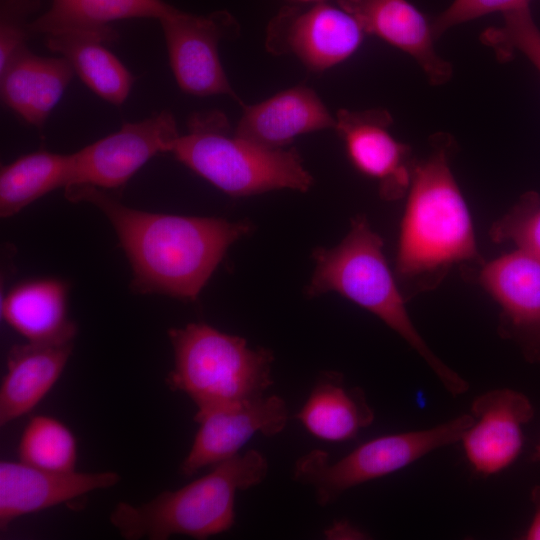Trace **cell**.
Here are the masks:
<instances>
[{
    "mask_svg": "<svg viewBox=\"0 0 540 540\" xmlns=\"http://www.w3.org/2000/svg\"><path fill=\"white\" fill-rule=\"evenodd\" d=\"M382 247L381 238L372 231L366 219L356 217L338 246L318 248L313 253L316 268L308 294L316 296L335 291L375 314L424 359L450 394L466 393L469 383L444 364L417 331Z\"/></svg>",
    "mask_w": 540,
    "mask_h": 540,
    "instance_id": "277c9868",
    "label": "cell"
},
{
    "mask_svg": "<svg viewBox=\"0 0 540 540\" xmlns=\"http://www.w3.org/2000/svg\"><path fill=\"white\" fill-rule=\"evenodd\" d=\"M473 422L471 413L463 414L431 428L380 436L334 463L327 452L314 449L295 462L293 478L312 486L317 503L327 506L350 488L392 474L459 442Z\"/></svg>",
    "mask_w": 540,
    "mask_h": 540,
    "instance_id": "52a82bcc",
    "label": "cell"
},
{
    "mask_svg": "<svg viewBox=\"0 0 540 540\" xmlns=\"http://www.w3.org/2000/svg\"><path fill=\"white\" fill-rule=\"evenodd\" d=\"M74 74L64 57L40 56L27 47L0 71L1 100L26 123L41 129Z\"/></svg>",
    "mask_w": 540,
    "mask_h": 540,
    "instance_id": "ac0fdd59",
    "label": "cell"
},
{
    "mask_svg": "<svg viewBox=\"0 0 540 540\" xmlns=\"http://www.w3.org/2000/svg\"><path fill=\"white\" fill-rule=\"evenodd\" d=\"M530 0H454L432 22L435 39L453 26L474 20L486 14L512 10L529 6Z\"/></svg>",
    "mask_w": 540,
    "mask_h": 540,
    "instance_id": "f1b7e54d",
    "label": "cell"
},
{
    "mask_svg": "<svg viewBox=\"0 0 540 540\" xmlns=\"http://www.w3.org/2000/svg\"><path fill=\"white\" fill-rule=\"evenodd\" d=\"M532 461L540 462V440L535 447L534 453L532 454Z\"/></svg>",
    "mask_w": 540,
    "mask_h": 540,
    "instance_id": "1f68e13d",
    "label": "cell"
},
{
    "mask_svg": "<svg viewBox=\"0 0 540 540\" xmlns=\"http://www.w3.org/2000/svg\"><path fill=\"white\" fill-rule=\"evenodd\" d=\"M72 341L15 345L0 388V425L27 414L47 395L72 353Z\"/></svg>",
    "mask_w": 540,
    "mask_h": 540,
    "instance_id": "d6986e66",
    "label": "cell"
},
{
    "mask_svg": "<svg viewBox=\"0 0 540 540\" xmlns=\"http://www.w3.org/2000/svg\"><path fill=\"white\" fill-rule=\"evenodd\" d=\"M495 242L511 241L518 249L540 258V196L525 193L490 231Z\"/></svg>",
    "mask_w": 540,
    "mask_h": 540,
    "instance_id": "4316f807",
    "label": "cell"
},
{
    "mask_svg": "<svg viewBox=\"0 0 540 540\" xmlns=\"http://www.w3.org/2000/svg\"><path fill=\"white\" fill-rule=\"evenodd\" d=\"M364 34L348 12L322 1L308 8L283 6L268 23L265 46L275 55L291 53L320 72L349 58Z\"/></svg>",
    "mask_w": 540,
    "mask_h": 540,
    "instance_id": "9c48e42d",
    "label": "cell"
},
{
    "mask_svg": "<svg viewBox=\"0 0 540 540\" xmlns=\"http://www.w3.org/2000/svg\"><path fill=\"white\" fill-rule=\"evenodd\" d=\"M40 0H1L0 3V71L21 50L27 48L31 35L29 21Z\"/></svg>",
    "mask_w": 540,
    "mask_h": 540,
    "instance_id": "83f0119b",
    "label": "cell"
},
{
    "mask_svg": "<svg viewBox=\"0 0 540 540\" xmlns=\"http://www.w3.org/2000/svg\"><path fill=\"white\" fill-rule=\"evenodd\" d=\"M66 0H52V4L51 5H56V4H60L62 2H64Z\"/></svg>",
    "mask_w": 540,
    "mask_h": 540,
    "instance_id": "836d02e7",
    "label": "cell"
},
{
    "mask_svg": "<svg viewBox=\"0 0 540 540\" xmlns=\"http://www.w3.org/2000/svg\"><path fill=\"white\" fill-rule=\"evenodd\" d=\"M448 138L414 163L401 221L396 267L413 288L436 286L452 265L477 260L472 220L449 166Z\"/></svg>",
    "mask_w": 540,
    "mask_h": 540,
    "instance_id": "7a4b0ae2",
    "label": "cell"
},
{
    "mask_svg": "<svg viewBox=\"0 0 540 540\" xmlns=\"http://www.w3.org/2000/svg\"><path fill=\"white\" fill-rule=\"evenodd\" d=\"M168 336L174 368L167 384L188 395L198 410L260 398L273 383L272 352L252 349L242 337L205 323L172 328Z\"/></svg>",
    "mask_w": 540,
    "mask_h": 540,
    "instance_id": "8992f818",
    "label": "cell"
},
{
    "mask_svg": "<svg viewBox=\"0 0 540 540\" xmlns=\"http://www.w3.org/2000/svg\"><path fill=\"white\" fill-rule=\"evenodd\" d=\"M175 80L182 91L195 96L229 95L243 103L232 89L220 61L222 39L239 27L227 11L194 15L174 8L159 20Z\"/></svg>",
    "mask_w": 540,
    "mask_h": 540,
    "instance_id": "ba28073f",
    "label": "cell"
},
{
    "mask_svg": "<svg viewBox=\"0 0 540 540\" xmlns=\"http://www.w3.org/2000/svg\"><path fill=\"white\" fill-rule=\"evenodd\" d=\"M120 481L118 473L52 471L22 461L0 462V530L16 518L47 509Z\"/></svg>",
    "mask_w": 540,
    "mask_h": 540,
    "instance_id": "9a60e30c",
    "label": "cell"
},
{
    "mask_svg": "<svg viewBox=\"0 0 540 540\" xmlns=\"http://www.w3.org/2000/svg\"><path fill=\"white\" fill-rule=\"evenodd\" d=\"M241 106L236 135L271 149H282L299 135L334 128L336 124L316 92L303 85L257 104Z\"/></svg>",
    "mask_w": 540,
    "mask_h": 540,
    "instance_id": "e0dca14e",
    "label": "cell"
},
{
    "mask_svg": "<svg viewBox=\"0 0 540 540\" xmlns=\"http://www.w3.org/2000/svg\"><path fill=\"white\" fill-rule=\"evenodd\" d=\"M72 202L98 208L113 226L132 269V289L195 300L228 247L251 230L247 222L152 213L128 207L106 190L66 187Z\"/></svg>",
    "mask_w": 540,
    "mask_h": 540,
    "instance_id": "6da1fadb",
    "label": "cell"
},
{
    "mask_svg": "<svg viewBox=\"0 0 540 540\" xmlns=\"http://www.w3.org/2000/svg\"><path fill=\"white\" fill-rule=\"evenodd\" d=\"M472 425L460 439L475 472L490 476L511 466L520 456L523 427L534 417L529 398L509 388L477 396L471 404Z\"/></svg>",
    "mask_w": 540,
    "mask_h": 540,
    "instance_id": "7c38bea8",
    "label": "cell"
},
{
    "mask_svg": "<svg viewBox=\"0 0 540 540\" xmlns=\"http://www.w3.org/2000/svg\"><path fill=\"white\" fill-rule=\"evenodd\" d=\"M327 539H363L365 534L348 521H336L324 531Z\"/></svg>",
    "mask_w": 540,
    "mask_h": 540,
    "instance_id": "f546056e",
    "label": "cell"
},
{
    "mask_svg": "<svg viewBox=\"0 0 540 540\" xmlns=\"http://www.w3.org/2000/svg\"><path fill=\"white\" fill-rule=\"evenodd\" d=\"M338 6L375 35L409 54L429 82L441 85L452 77L451 64L434 48L432 23L408 0H337Z\"/></svg>",
    "mask_w": 540,
    "mask_h": 540,
    "instance_id": "2e32d148",
    "label": "cell"
},
{
    "mask_svg": "<svg viewBox=\"0 0 540 540\" xmlns=\"http://www.w3.org/2000/svg\"><path fill=\"white\" fill-rule=\"evenodd\" d=\"M19 460L52 471L75 470L77 443L59 420L39 415L26 425L18 447Z\"/></svg>",
    "mask_w": 540,
    "mask_h": 540,
    "instance_id": "d4e9b609",
    "label": "cell"
},
{
    "mask_svg": "<svg viewBox=\"0 0 540 540\" xmlns=\"http://www.w3.org/2000/svg\"><path fill=\"white\" fill-rule=\"evenodd\" d=\"M477 279L501 306L502 335L540 363V258L518 249L483 265Z\"/></svg>",
    "mask_w": 540,
    "mask_h": 540,
    "instance_id": "4fadbf2b",
    "label": "cell"
},
{
    "mask_svg": "<svg viewBox=\"0 0 540 540\" xmlns=\"http://www.w3.org/2000/svg\"><path fill=\"white\" fill-rule=\"evenodd\" d=\"M295 1L316 3V2H322V1H325V0H295Z\"/></svg>",
    "mask_w": 540,
    "mask_h": 540,
    "instance_id": "d6a6232c",
    "label": "cell"
},
{
    "mask_svg": "<svg viewBox=\"0 0 540 540\" xmlns=\"http://www.w3.org/2000/svg\"><path fill=\"white\" fill-rule=\"evenodd\" d=\"M530 499L534 507V513L528 525L524 539L540 540V485L533 487Z\"/></svg>",
    "mask_w": 540,
    "mask_h": 540,
    "instance_id": "4dcf8cb0",
    "label": "cell"
},
{
    "mask_svg": "<svg viewBox=\"0 0 540 540\" xmlns=\"http://www.w3.org/2000/svg\"><path fill=\"white\" fill-rule=\"evenodd\" d=\"M296 418L314 436L341 442L371 425L374 412L360 387H347L341 373L325 371Z\"/></svg>",
    "mask_w": 540,
    "mask_h": 540,
    "instance_id": "7402d4cb",
    "label": "cell"
},
{
    "mask_svg": "<svg viewBox=\"0 0 540 540\" xmlns=\"http://www.w3.org/2000/svg\"><path fill=\"white\" fill-rule=\"evenodd\" d=\"M334 129L344 140L353 165L379 182L386 199L403 196L409 188L414 162L408 145L389 132L390 113L383 109L337 112Z\"/></svg>",
    "mask_w": 540,
    "mask_h": 540,
    "instance_id": "5bb4252c",
    "label": "cell"
},
{
    "mask_svg": "<svg viewBox=\"0 0 540 540\" xmlns=\"http://www.w3.org/2000/svg\"><path fill=\"white\" fill-rule=\"evenodd\" d=\"M179 135L175 118L167 110L124 123L119 130L72 153V179L67 187L121 188L152 157L170 153Z\"/></svg>",
    "mask_w": 540,
    "mask_h": 540,
    "instance_id": "30bf717a",
    "label": "cell"
},
{
    "mask_svg": "<svg viewBox=\"0 0 540 540\" xmlns=\"http://www.w3.org/2000/svg\"><path fill=\"white\" fill-rule=\"evenodd\" d=\"M46 47L60 54L82 82L103 100L123 104L133 85V76L106 48L117 39L112 29L100 31L66 30L45 35Z\"/></svg>",
    "mask_w": 540,
    "mask_h": 540,
    "instance_id": "ffe728a7",
    "label": "cell"
},
{
    "mask_svg": "<svg viewBox=\"0 0 540 540\" xmlns=\"http://www.w3.org/2000/svg\"><path fill=\"white\" fill-rule=\"evenodd\" d=\"M503 17V25L486 29L481 41L491 47L500 60H508L514 51H519L540 72V30L529 6L503 13Z\"/></svg>",
    "mask_w": 540,
    "mask_h": 540,
    "instance_id": "484cf974",
    "label": "cell"
},
{
    "mask_svg": "<svg viewBox=\"0 0 540 540\" xmlns=\"http://www.w3.org/2000/svg\"><path fill=\"white\" fill-rule=\"evenodd\" d=\"M73 155L40 150L3 165L0 171V215L8 218L72 179Z\"/></svg>",
    "mask_w": 540,
    "mask_h": 540,
    "instance_id": "603a6c76",
    "label": "cell"
},
{
    "mask_svg": "<svg viewBox=\"0 0 540 540\" xmlns=\"http://www.w3.org/2000/svg\"><path fill=\"white\" fill-rule=\"evenodd\" d=\"M175 7L163 0H66L30 25L31 34L43 36L66 30L100 31L113 21L155 18L158 21Z\"/></svg>",
    "mask_w": 540,
    "mask_h": 540,
    "instance_id": "cb8c5ba5",
    "label": "cell"
},
{
    "mask_svg": "<svg viewBox=\"0 0 540 540\" xmlns=\"http://www.w3.org/2000/svg\"><path fill=\"white\" fill-rule=\"evenodd\" d=\"M268 472L266 458L256 450L213 465L206 475L151 501L132 505L119 502L109 520L128 540H165L173 535L195 539L229 530L235 521V496L261 483Z\"/></svg>",
    "mask_w": 540,
    "mask_h": 540,
    "instance_id": "3957f363",
    "label": "cell"
},
{
    "mask_svg": "<svg viewBox=\"0 0 540 540\" xmlns=\"http://www.w3.org/2000/svg\"><path fill=\"white\" fill-rule=\"evenodd\" d=\"M199 429L192 447L180 465V473L191 476L238 454L255 434L273 436L288 421L285 401L277 396L260 398L197 410Z\"/></svg>",
    "mask_w": 540,
    "mask_h": 540,
    "instance_id": "8fae6325",
    "label": "cell"
},
{
    "mask_svg": "<svg viewBox=\"0 0 540 540\" xmlns=\"http://www.w3.org/2000/svg\"><path fill=\"white\" fill-rule=\"evenodd\" d=\"M178 161L233 196L274 189L307 191L313 178L296 149H271L246 140L219 111L197 112L171 152Z\"/></svg>",
    "mask_w": 540,
    "mask_h": 540,
    "instance_id": "5b68a950",
    "label": "cell"
},
{
    "mask_svg": "<svg viewBox=\"0 0 540 540\" xmlns=\"http://www.w3.org/2000/svg\"><path fill=\"white\" fill-rule=\"evenodd\" d=\"M67 293L59 279L24 281L4 296L1 315L30 342L72 341L77 326L67 315Z\"/></svg>",
    "mask_w": 540,
    "mask_h": 540,
    "instance_id": "44dd1931",
    "label": "cell"
}]
</instances>
